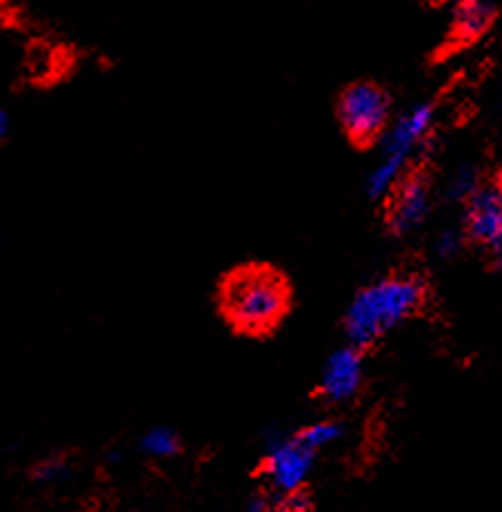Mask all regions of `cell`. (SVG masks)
I'll return each instance as SVG.
<instances>
[{"label":"cell","instance_id":"e0dca14e","mask_svg":"<svg viewBox=\"0 0 502 512\" xmlns=\"http://www.w3.org/2000/svg\"><path fill=\"white\" fill-rule=\"evenodd\" d=\"M490 255H493V265L502 273V238L490 248Z\"/></svg>","mask_w":502,"mask_h":512},{"label":"cell","instance_id":"9a60e30c","mask_svg":"<svg viewBox=\"0 0 502 512\" xmlns=\"http://www.w3.org/2000/svg\"><path fill=\"white\" fill-rule=\"evenodd\" d=\"M308 510H310V500L305 498L303 490L293 495H278V498L273 500V512H308Z\"/></svg>","mask_w":502,"mask_h":512},{"label":"cell","instance_id":"2e32d148","mask_svg":"<svg viewBox=\"0 0 502 512\" xmlns=\"http://www.w3.org/2000/svg\"><path fill=\"white\" fill-rule=\"evenodd\" d=\"M245 512H273V500L263 498V495H260V498L250 500L248 508H245Z\"/></svg>","mask_w":502,"mask_h":512},{"label":"cell","instance_id":"6da1fadb","mask_svg":"<svg viewBox=\"0 0 502 512\" xmlns=\"http://www.w3.org/2000/svg\"><path fill=\"white\" fill-rule=\"evenodd\" d=\"M425 303V283L415 275H388L365 285L348 305L345 335L363 350L413 318Z\"/></svg>","mask_w":502,"mask_h":512},{"label":"cell","instance_id":"5b68a950","mask_svg":"<svg viewBox=\"0 0 502 512\" xmlns=\"http://www.w3.org/2000/svg\"><path fill=\"white\" fill-rule=\"evenodd\" d=\"M315 468V453L295 433H270L265 440V475L275 495L300 493Z\"/></svg>","mask_w":502,"mask_h":512},{"label":"cell","instance_id":"7a4b0ae2","mask_svg":"<svg viewBox=\"0 0 502 512\" xmlns=\"http://www.w3.org/2000/svg\"><path fill=\"white\" fill-rule=\"evenodd\" d=\"M435 125V105L418 103L403 110L385 130L380 140V155L365 178V193L373 200H385L405 180L415 155L425 148Z\"/></svg>","mask_w":502,"mask_h":512},{"label":"cell","instance_id":"9c48e42d","mask_svg":"<svg viewBox=\"0 0 502 512\" xmlns=\"http://www.w3.org/2000/svg\"><path fill=\"white\" fill-rule=\"evenodd\" d=\"M495 15L498 10L490 3H478V0L460 3L453 10V38L460 43H475L493 28Z\"/></svg>","mask_w":502,"mask_h":512},{"label":"cell","instance_id":"ba28073f","mask_svg":"<svg viewBox=\"0 0 502 512\" xmlns=\"http://www.w3.org/2000/svg\"><path fill=\"white\" fill-rule=\"evenodd\" d=\"M463 220L465 240L488 250L493 248L502 238V185H483L465 203Z\"/></svg>","mask_w":502,"mask_h":512},{"label":"cell","instance_id":"8992f818","mask_svg":"<svg viewBox=\"0 0 502 512\" xmlns=\"http://www.w3.org/2000/svg\"><path fill=\"white\" fill-rule=\"evenodd\" d=\"M365 380L363 350L353 345L333 350L320 373V393L328 403H348L360 393Z\"/></svg>","mask_w":502,"mask_h":512},{"label":"cell","instance_id":"4fadbf2b","mask_svg":"<svg viewBox=\"0 0 502 512\" xmlns=\"http://www.w3.org/2000/svg\"><path fill=\"white\" fill-rule=\"evenodd\" d=\"M465 243H468V240H465L463 230L445 228L435 235L433 248H435V255H438L440 260H455L460 253H463Z\"/></svg>","mask_w":502,"mask_h":512},{"label":"cell","instance_id":"277c9868","mask_svg":"<svg viewBox=\"0 0 502 512\" xmlns=\"http://www.w3.org/2000/svg\"><path fill=\"white\" fill-rule=\"evenodd\" d=\"M338 118L345 135L358 145L375 143L390 125V98L375 83H355L338 103Z\"/></svg>","mask_w":502,"mask_h":512},{"label":"cell","instance_id":"8fae6325","mask_svg":"<svg viewBox=\"0 0 502 512\" xmlns=\"http://www.w3.org/2000/svg\"><path fill=\"white\" fill-rule=\"evenodd\" d=\"M140 453L145 458L153 460H170L180 453V435L175 433L173 428H165V425H158V428H150L148 433L140 438Z\"/></svg>","mask_w":502,"mask_h":512},{"label":"cell","instance_id":"7c38bea8","mask_svg":"<svg viewBox=\"0 0 502 512\" xmlns=\"http://www.w3.org/2000/svg\"><path fill=\"white\" fill-rule=\"evenodd\" d=\"M483 188V175H480L478 165L473 163H460L458 168L450 173L448 185H445V195L455 203H468L478 190Z\"/></svg>","mask_w":502,"mask_h":512},{"label":"cell","instance_id":"ac0fdd59","mask_svg":"<svg viewBox=\"0 0 502 512\" xmlns=\"http://www.w3.org/2000/svg\"><path fill=\"white\" fill-rule=\"evenodd\" d=\"M8 133V113L3 110V105H0V138Z\"/></svg>","mask_w":502,"mask_h":512},{"label":"cell","instance_id":"52a82bcc","mask_svg":"<svg viewBox=\"0 0 502 512\" xmlns=\"http://www.w3.org/2000/svg\"><path fill=\"white\" fill-rule=\"evenodd\" d=\"M430 208H433V195H430V183L423 175H410L395 188L390 195L388 208V228L390 233L403 238V235L415 233L420 225L428 220Z\"/></svg>","mask_w":502,"mask_h":512},{"label":"cell","instance_id":"30bf717a","mask_svg":"<svg viewBox=\"0 0 502 512\" xmlns=\"http://www.w3.org/2000/svg\"><path fill=\"white\" fill-rule=\"evenodd\" d=\"M295 435H298V440L305 445V448L313 450V453L318 455L320 450L330 448V445H335L343 440L345 423L343 420H335V418H320V420H315V423L300 428Z\"/></svg>","mask_w":502,"mask_h":512},{"label":"cell","instance_id":"3957f363","mask_svg":"<svg viewBox=\"0 0 502 512\" xmlns=\"http://www.w3.org/2000/svg\"><path fill=\"white\" fill-rule=\"evenodd\" d=\"M288 285L268 268H243L223 285V310L243 333H268L288 310Z\"/></svg>","mask_w":502,"mask_h":512},{"label":"cell","instance_id":"5bb4252c","mask_svg":"<svg viewBox=\"0 0 502 512\" xmlns=\"http://www.w3.org/2000/svg\"><path fill=\"white\" fill-rule=\"evenodd\" d=\"M33 475L43 485H60L70 478V465L63 458H45Z\"/></svg>","mask_w":502,"mask_h":512}]
</instances>
